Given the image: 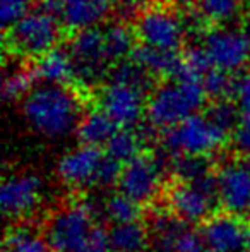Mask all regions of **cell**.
<instances>
[{
  "label": "cell",
  "instance_id": "20",
  "mask_svg": "<svg viewBox=\"0 0 250 252\" xmlns=\"http://www.w3.org/2000/svg\"><path fill=\"white\" fill-rule=\"evenodd\" d=\"M187 223L173 215H156L151 221V249L153 252H177V242Z\"/></svg>",
  "mask_w": 250,
  "mask_h": 252
},
{
  "label": "cell",
  "instance_id": "2",
  "mask_svg": "<svg viewBox=\"0 0 250 252\" xmlns=\"http://www.w3.org/2000/svg\"><path fill=\"white\" fill-rule=\"evenodd\" d=\"M207 100L200 81H163L146 100L147 124L168 130L199 113Z\"/></svg>",
  "mask_w": 250,
  "mask_h": 252
},
{
  "label": "cell",
  "instance_id": "9",
  "mask_svg": "<svg viewBox=\"0 0 250 252\" xmlns=\"http://www.w3.org/2000/svg\"><path fill=\"white\" fill-rule=\"evenodd\" d=\"M202 47L214 69L235 74L250 62V40L242 30L220 26L206 31Z\"/></svg>",
  "mask_w": 250,
  "mask_h": 252
},
{
  "label": "cell",
  "instance_id": "7",
  "mask_svg": "<svg viewBox=\"0 0 250 252\" xmlns=\"http://www.w3.org/2000/svg\"><path fill=\"white\" fill-rule=\"evenodd\" d=\"M70 59H72L76 83L83 86H93L111 69V62L105 50L103 28H87L76 31L67 45Z\"/></svg>",
  "mask_w": 250,
  "mask_h": 252
},
{
  "label": "cell",
  "instance_id": "15",
  "mask_svg": "<svg viewBox=\"0 0 250 252\" xmlns=\"http://www.w3.org/2000/svg\"><path fill=\"white\" fill-rule=\"evenodd\" d=\"M218 201L226 213L242 216L250 211V168L247 163L228 161L218 170Z\"/></svg>",
  "mask_w": 250,
  "mask_h": 252
},
{
  "label": "cell",
  "instance_id": "19",
  "mask_svg": "<svg viewBox=\"0 0 250 252\" xmlns=\"http://www.w3.org/2000/svg\"><path fill=\"white\" fill-rule=\"evenodd\" d=\"M120 127L107 115L101 108H91L81 119L76 130V137L79 144L84 146H107L108 141Z\"/></svg>",
  "mask_w": 250,
  "mask_h": 252
},
{
  "label": "cell",
  "instance_id": "32",
  "mask_svg": "<svg viewBox=\"0 0 250 252\" xmlns=\"http://www.w3.org/2000/svg\"><path fill=\"white\" fill-rule=\"evenodd\" d=\"M34 3H38V0H0V17H2L3 31L23 19L29 10H33L31 7Z\"/></svg>",
  "mask_w": 250,
  "mask_h": 252
},
{
  "label": "cell",
  "instance_id": "24",
  "mask_svg": "<svg viewBox=\"0 0 250 252\" xmlns=\"http://www.w3.org/2000/svg\"><path fill=\"white\" fill-rule=\"evenodd\" d=\"M45 233L28 225H14L3 239V252H50Z\"/></svg>",
  "mask_w": 250,
  "mask_h": 252
},
{
  "label": "cell",
  "instance_id": "6",
  "mask_svg": "<svg viewBox=\"0 0 250 252\" xmlns=\"http://www.w3.org/2000/svg\"><path fill=\"white\" fill-rule=\"evenodd\" d=\"M170 211L187 225L204 223L214 215L218 201L216 173H207L194 182H175L167 194Z\"/></svg>",
  "mask_w": 250,
  "mask_h": 252
},
{
  "label": "cell",
  "instance_id": "4",
  "mask_svg": "<svg viewBox=\"0 0 250 252\" xmlns=\"http://www.w3.org/2000/svg\"><path fill=\"white\" fill-rule=\"evenodd\" d=\"M96 225V211L87 202H74L55 211L45 226L52 252H86Z\"/></svg>",
  "mask_w": 250,
  "mask_h": 252
},
{
  "label": "cell",
  "instance_id": "17",
  "mask_svg": "<svg viewBox=\"0 0 250 252\" xmlns=\"http://www.w3.org/2000/svg\"><path fill=\"white\" fill-rule=\"evenodd\" d=\"M129 59L144 67L154 79L177 81L182 72V55L178 52H163L146 45H136Z\"/></svg>",
  "mask_w": 250,
  "mask_h": 252
},
{
  "label": "cell",
  "instance_id": "41",
  "mask_svg": "<svg viewBox=\"0 0 250 252\" xmlns=\"http://www.w3.org/2000/svg\"><path fill=\"white\" fill-rule=\"evenodd\" d=\"M247 252H250V244H249V251Z\"/></svg>",
  "mask_w": 250,
  "mask_h": 252
},
{
  "label": "cell",
  "instance_id": "12",
  "mask_svg": "<svg viewBox=\"0 0 250 252\" xmlns=\"http://www.w3.org/2000/svg\"><path fill=\"white\" fill-rule=\"evenodd\" d=\"M147 96L139 90L120 83H105L100 90V108L117 124L120 129H132L142 115H146Z\"/></svg>",
  "mask_w": 250,
  "mask_h": 252
},
{
  "label": "cell",
  "instance_id": "21",
  "mask_svg": "<svg viewBox=\"0 0 250 252\" xmlns=\"http://www.w3.org/2000/svg\"><path fill=\"white\" fill-rule=\"evenodd\" d=\"M110 246L113 252H146L151 246L149 230L142 223L111 225Z\"/></svg>",
  "mask_w": 250,
  "mask_h": 252
},
{
  "label": "cell",
  "instance_id": "35",
  "mask_svg": "<svg viewBox=\"0 0 250 252\" xmlns=\"http://www.w3.org/2000/svg\"><path fill=\"white\" fill-rule=\"evenodd\" d=\"M231 143L238 155L250 158V120L244 119L231 134Z\"/></svg>",
  "mask_w": 250,
  "mask_h": 252
},
{
  "label": "cell",
  "instance_id": "13",
  "mask_svg": "<svg viewBox=\"0 0 250 252\" xmlns=\"http://www.w3.org/2000/svg\"><path fill=\"white\" fill-rule=\"evenodd\" d=\"M200 235L207 251L214 252H247L250 228L242 216L231 213H216L200 225Z\"/></svg>",
  "mask_w": 250,
  "mask_h": 252
},
{
  "label": "cell",
  "instance_id": "3",
  "mask_svg": "<svg viewBox=\"0 0 250 252\" xmlns=\"http://www.w3.org/2000/svg\"><path fill=\"white\" fill-rule=\"evenodd\" d=\"M62 23L57 17L36 9L29 10L23 19L3 31L5 50L12 55L38 60L58 47Z\"/></svg>",
  "mask_w": 250,
  "mask_h": 252
},
{
  "label": "cell",
  "instance_id": "34",
  "mask_svg": "<svg viewBox=\"0 0 250 252\" xmlns=\"http://www.w3.org/2000/svg\"><path fill=\"white\" fill-rule=\"evenodd\" d=\"M235 103H237L238 108H240L242 117L250 120V67L245 69L244 72L238 76Z\"/></svg>",
  "mask_w": 250,
  "mask_h": 252
},
{
  "label": "cell",
  "instance_id": "27",
  "mask_svg": "<svg viewBox=\"0 0 250 252\" xmlns=\"http://www.w3.org/2000/svg\"><path fill=\"white\" fill-rule=\"evenodd\" d=\"M237 81L235 74L224 72L220 69H211L202 77V88L206 91L207 98L213 101L218 100H233L237 93Z\"/></svg>",
  "mask_w": 250,
  "mask_h": 252
},
{
  "label": "cell",
  "instance_id": "39",
  "mask_svg": "<svg viewBox=\"0 0 250 252\" xmlns=\"http://www.w3.org/2000/svg\"><path fill=\"white\" fill-rule=\"evenodd\" d=\"M245 163H247V166H249V168H250V158L247 159V161H245Z\"/></svg>",
  "mask_w": 250,
  "mask_h": 252
},
{
  "label": "cell",
  "instance_id": "25",
  "mask_svg": "<svg viewBox=\"0 0 250 252\" xmlns=\"http://www.w3.org/2000/svg\"><path fill=\"white\" fill-rule=\"evenodd\" d=\"M142 136L134 129H118L105 146V153L120 165H127L142 155Z\"/></svg>",
  "mask_w": 250,
  "mask_h": 252
},
{
  "label": "cell",
  "instance_id": "1",
  "mask_svg": "<svg viewBox=\"0 0 250 252\" xmlns=\"http://www.w3.org/2000/svg\"><path fill=\"white\" fill-rule=\"evenodd\" d=\"M28 127L48 141L76 134L83 119V103L74 90L58 84H36L21 101Z\"/></svg>",
  "mask_w": 250,
  "mask_h": 252
},
{
  "label": "cell",
  "instance_id": "28",
  "mask_svg": "<svg viewBox=\"0 0 250 252\" xmlns=\"http://www.w3.org/2000/svg\"><path fill=\"white\" fill-rule=\"evenodd\" d=\"M204 115H206L218 129L226 132L228 136L233 134V130L238 127V124L244 120V117H242V113H240V108H238L235 100L213 101Z\"/></svg>",
  "mask_w": 250,
  "mask_h": 252
},
{
  "label": "cell",
  "instance_id": "26",
  "mask_svg": "<svg viewBox=\"0 0 250 252\" xmlns=\"http://www.w3.org/2000/svg\"><path fill=\"white\" fill-rule=\"evenodd\" d=\"M103 215L110 220L111 225L139 223V220L142 218V206L122 192H117L103 202Z\"/></svg>",
  "mask_w": 250,
  "mask_h": 252
},
{
  "label": "cell",
  "instance_id": "29",
  "mask_svg": "<svg viewBox=\"0 0 250 252\" xmlns=\"http://www.w3.org/2000/svg\"><path fill=\"white\" fill-rule=\"evenodd\" d=\"M36 86L33 70L31 67H23V69H14L12 72H7L3 77L2 94L3 100L7 101H23L29 94V91Z\"/></svg>",
  "mask_w": 250,
  "mask_h": 252
},
{
  "label": "cell",
  "instance_id": "31",
  "mask_svg": "<svg viewBox=\"0 0 250 252\" xmlns=\"http://www.w3.org/2000/svg\"><path fill=\"white\" fill-rule=\"evenodd\" d=\"M170 168L178 182H194L211 173L207 158H194V156H171Z\"/></svg>",
  "mask_w": 250,
  "mask_h": 252
},
{
  "label": "cell",
  "instance_id": "16",
  "mask_svg": "<svg viewBox=\"0 0 250 252\" xmlns=\"http://www.w3.org/2000/svg\"><path fill=\"white\" fill-rule=\"evenodd\" d=\"M57 2L58 21L62 26L81 31L100 24L115 9L117 0H57Z\"/></svg>",
  "mask_w": 250,
  "mask_h": 252
},
{
  "label": "cell",
  "instance_id": "38",
  "mask_svg": "<svg viewBox=\"0 0 250 252\" xmlns=\"http://www.w3.org/2000/svg\"><path fill=\"white\" fill-rule=\"evenodd\" d=\"M242 3H244V5L245 3H250V0H242Z\"/></svg>",
  "mask_w": 250,
  "mask_h": 252
},
{
  "label": "cell",
  "instance_id": "18",
  "mask_svg": "<svg viewBox=\"0 0 250 252\" xmlns=\"http://www.w3.org/2000/svg\"><path fill=\"white\" fill-rule=\"evenodd\" d=\"M36 84H58V86H69L70 83H76L72 59L69 52L62 47L54 48L47 55L34 60V65L31 67Z\"/></svg>",
  "mask_w": 250,
  "mask_h": 252
},
{
  "label": "cell",
  "instance_id": "8",
  "mask_svg": "<svg viewBox=\"0 0 250 252\" xmlns=\"http://www.w3.org/2000/svg\"><path fill=\"white\" fill-rule=\"evenodd\" d=\"M134 33L140 45L163 52L182 50L187 36L184 19H180L177 12L160 5L142 9L136 19Z\"/></svg>",
  "mask_w": 250,
  "mask_h": 252
},
{
  "label": "cell",
  "instance_id": "36",
  "mask_svg": "<svg viewBox=\"0 0 250 252\" xmlns=\"http://www.w3.org/2000/svg\"><path fill=\"white\" fill-rule=\"evenodd\" d=\"M168 3H171L177 9H184V10H190L194 5L199 3V0H168Z\"/></svg>",
  "mask_w": 250,
  "mask_h": 252
},
{
  "label": "cell",
  "instance_id": "5",
  "mask_svg": "<svg viewBox=\"0 0 250 252\" xmlns=\"http://www.w3.org/2000/svg\"><path fill=\"white\" fill-rule=\"evenodd\" d=\"M228 139V134L218 129L206 115H195L185 119L178 126L165 130L163 146L171 156H194L206 158L220 150Z\"/></svg>",
  "mask_w": 250,
  "mask_h": 252
},
{
  "label": "cell",
  "instance_id": "42",
  "mask_svg": "<svg viewBox=\"0 0 250 252\" xmlns=\"http://www.w3.org/2000/svg\"><path fill=\"white\" fill-rule=\"evenodd\" d=\"M249 218H250V211H249Z\"/></svg>",
  "mask_w": 250,
  "mask_h": 252
},
{
  "label": "cell",
  "instance_id": "37",
  "mask_svg": "<svg viewBox=\"0 0 250 252\" xmlns=\"http://www.w3.org/2000/svg\"><path fill=\"white\" fill-rule=\"evenodd\" d=\"M242 31L247 34V38L250 40V7L247 9V12H245L244 19H242Z\"/></svg>",
  "mask_w": 250,
  "mask_h": 252
},
{
  "label": "cell",
  "instance_id": "11",
  "mask_svg": "<svg viewBox=\"0 0 250 252\" xmlns=\"http://www.w3.org/2000/svg\"><path fill=\"white\" fill-rule=\"evenodd\" d=\"M163 187V165L149 155H140L122 168L118 192L140 206L156 199Z\"/></svg>",
  "mask_w": 250,
  "mask_h": 252
},
{
  "label": "cell",
  "instance_id": "43",
  "mask_svg": "<svg viewBox=\"0 0 250 252\" xmlns=\"http://www.w3.org/2000/svg\"><path fill=\"white\" fill-rule=\"evenodd\" d=\"M111 252H113V251H111Z\"/></svg>",
  "mask_w": 250,
  "mask_h": 252
},
{
  "label": "cell",
  "instance_id": "30",
  "mask_svg": "<svg viewBox=\"0 0 250 252\" xmlns=\"http://www.w3.org/2000/svg\"><path fill=\"white\" fill-rule=\"evenodd\" d=\"M199 12L207 23L226 24L240 14L242 0H199Z\"/></svg>",
  "mask_w": 250,
  "mask_h": 252
},
{
  "label": "cell",
  "instance_id": "40",
  "mask_svg": "<svg viewBox=\"0 0 250 252\" xmlns=\"http://www.w3.org/2000/svg\"><path fill=\"white\" fill-rule=\"evenodd\" d=\"M204 252H214V251H207V249H206V251H204Z\"/></svg>",
  "mask_w": 250,
  "mask_h": 252
},
{
  "label": "cell",
  "instance_id": "22",
  "mask_svg": "<svg viewBox=\"0 0 250 252\" xmlns=\"http://www.w3.org/2000/svg\"><path fill=\"white\" fill-rule=\"evenodd\" d=\"M136 38L137 36L134 30H130L125 23H120V21L103 26L105 50H107L111 65L129 59L134 47H136Z\"/></svg>",
  "mask_w": 250,
  "mask_h": 252
},
{
  "label": "cell",
  "instance_id": "10",
  "mask_svg": "<svg viewBox=\"0 0 250 252\" xmlns=\"http://www.w3.org/2000/svg\"><path fill=\"white\" fill-rule=\"evenodd\" d=\"M43 180L33 172L7 175L0 187V204L7 218L21 220L33 215L43 199Z\"/></svg>",
  "mask_w": 250,
  "mask_h": 252
},
{
  "label": "cell",
  "instance_id": "23",
  "mask_svg": "<svg viewBox=\"0 0 250 252\" xmlns=\"http://www.w3.org/2000/svg\"><path fill=\"white\" fill-rule=\"evenodd\" d=\"M108 81L111 83H120L125 86H130L134 90L142 91L144 94L149 96L151 91L158 86L154 83V77L147 72L144 67H140L139 63L132 62L130 59H125L122 62H117L111 65L110 72H108Z\"/></svg>",
  "mask_w": 250,
  "mask_h": 252
},
{
  "label": "cell",
  "instance_id": "33",
  "mask_svg": "<svg viewBox=\"0 0 250 252\" xmlns=\"http://www.w3.org/2000/svg\"><path fill=\"white\" fill-rule=\"evenodd\" d=\"M105 155H107V153H105ZM122 168H124V165H120L118 161L111 159L110 156H105L103 163H101L100 173H98L96 187L118 186V180H120V175H122Z\"/></svg>",
  "mask_w": 250,
  "mask_h": 252
},
{
  "label": "cell",
  "instance_id": "14",
  "mask_svg": "<svg viewBox=\"0 0 250 252\" xmlns=\"http://www.w3.org/2000/svg\"><path fill=\"white\" fill-rule=\"evenodd\" d=\"M105 153L100 148L79 144L74 150L67 151L57 163V177L62 184L74 189L93 187L98 182L101 163Z\"/></svg>",
  "mask_w": 250,
  "mask_h": 252
}]
</instances>
